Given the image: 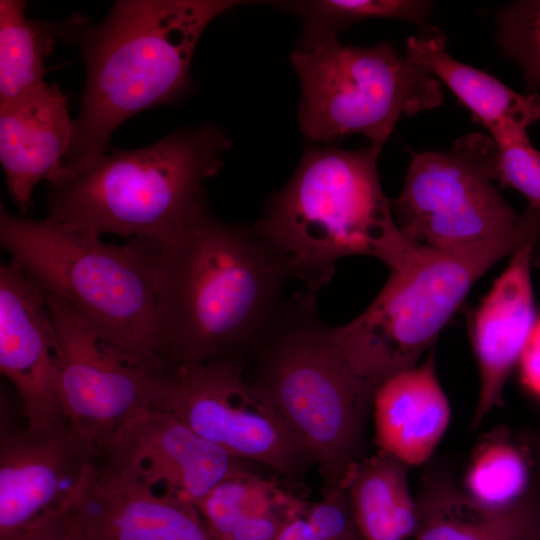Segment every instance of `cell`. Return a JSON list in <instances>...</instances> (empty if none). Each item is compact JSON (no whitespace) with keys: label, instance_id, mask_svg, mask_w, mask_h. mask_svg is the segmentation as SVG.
<instances>
[{"label":"cell","instance_id":"33","mask_svg":"<svg viewBox=\"0 0 540 540\" xmlns=\"http://www.w3.org/2000/svg\"><path fill=\"white\" fill-rule=\"evenodd\" d=\"M276 540H322L311 529L304 515L291 519L280 531Z\"/></svg>","mask_w":540,"mask_h":540},{"label":"cell","instance_id":"29","mask_svg":"<svg viewBox=\"0 0 540 540\" xmlns=\"http://www.w3.org/2000/svg\"><path fill=\"white\" fill-rule=\"evenodd\" d=\"M308 502L298 501L240 520L223 540H276L291 519L304 515Z\"/></svg>","mask_w":540,"mask_h":540},{"label":"cell","instance_id":"6","mask_svg":"<svg viewBox=\"0 0 540 540\" xmlns=\"http://www.w3.org/2000/svg\"><path fill=\"white\" fill-rule=\"evenodd\" d=\"M0 244L44 293L65 301L139 360L167 371L159 354L153 241L109 244L1 206Z\"/></svg>","mask_w":540,"mask_h":540},{"label":"cell","instance_id":"32","mask_svg":"<svg viewBox=\"0 0 540 540\" xmlns=\"http://www.w3.org/2000/svg\"><path fill=\"white\" fill-rule=\"evenodd\" d=\"M527 447L533 467V487L540 494V426L519 433Z\"/></svg>","mask_w":540,"mask_h":540},{"label":"cell","instance_id":"8","mask_svg":"<svg viewBox=\"0 0 540 540\" xmlns=\"http://www.w3.org/2000/svg\"><path fill=\"white\" fill-rule=\"evenodd\" d=\"M291 62L301 87L300 128L311 141L360 134L380 152L402 115L443 101L441 83L390 43L345 45L338 34L300 39Z\"/></svg>","mask_w":540,"mask_h":540},{"label":"cell","instance_id":"26","mask_svg":"<svg viewBox=\"0 0 540 540\" xmlns=\"http://www.w3.org/2000/svg\"><path fill=\"white\" fill-rule=\"evenodd\" d=\"M502 51L522 67L527 83L540 87V0L519 1L499 14Z\"/></svg>","mask_w":540,"mask_h":540},{"label":"cell","instance_id":"19","mask_svg":"<svg viewBox=\"0 0 540 540\" xmlns=\"http://www.w3.org/2000/svg\"><path fill=\"white\" fill-rule=\"evenodd\" d=\"M412 540H540V494L532 489L504 508L471 499L445 469H429L417 497Z\"/></svg>","mask_w":540,"mask_h":540},{"label":"cell","instance_id":"14","mask_svg":"<svg viewBox=\"0 0 540 540\" xmlns=\"http://www.w3.org/2000/svg\"><path fill=\"white\" fill-rule=\"evenodd\" d=\"M0 371L30 428L67 427L56 330L46 294L14 262L0 266Z\"/></svg>","mask_w":540,"mask_h":540},{"label":"cell","instance_id":"24","mask_svg":"<svg viewBox=\"0 0 540 540\" xmlns=\"http://www.w3.org/2000/svg\"><path fill=\"white\" fill-rule=\"evenodd\" d=\"M268 4L292 12L304 21L302 40L338 34L357 22L375 18L418 24L425 21L432 8L431 2L417 0H302Z\"/></svg>","mask_w":540,"mask_h":540},{"label":"cell","instance_id":"28","mask_svg":"<svg viewBox=\"0 0 540 540\" xmlns=\"http://www.w3.org/2000/svg\"><path fill=\"white\" fill-rule=\"evenodd\" d=\"M304 518L322 540H361L345 485H325L319 500L308 503Z\"/></svg>","mask_w":540,"mask_h":540},{"label":"cell","instance_id":"4","mask_svg":"<svg viewBox=\"0 0 540 540\" xmlns=\"http://www.w3.org/2000/svg\"><path fill=\"white\" fill-rule=\"evenodd\" d=\"M368 147H308L288 183L252 227L290 279L310 292L327 285L338 259L366 255L398 265L411 243L400 232Z\"/></svg>","mask_w":540,"mask_h":540},{"label":"cell","instance_id":"11","mask_svg":"<svg viewBox=\"0 0 540 540\" xmlns=\"http://www.w3.org/2000/svg\"><path fill=\"white\" fill-rule=\"evenodd\" d=\"M46 296L56 330L67 420L97 445L155 406L168 371L121 348L62 299Z\"/></svg>","mask_w":540,"mask_h":540},{"label":"cell","instance_id":"5","mask_svg":"<svg viewBox=\"0 0 540 540\" xmlns=\"http://www.w3.org/2000/svg\"><path fill=\"white\" fill-rule=\"evenodd\" d=\"M251 351L258 392L280 417L325 485L342 484L365 457L378 385L336 349L317 315L313 292H297Z\"/></svg>","mask_w":540,"mask_h":540},{"label":"cell","instance_id":"21","mask_svg":"<svg viewBox=\"0 0 540 540\" xmlns=\"http://www.w3.org/2000/svg\"><path fill=\"white\" fill-rule=\"evenodd\" d=\"M361 540H407L418 526V508L408 466L377 450L365 456L344 482Z\"/></svg>","mask_w":540,"mask_h":540},{"label":"cell","instance_id":"20","mask_svg":"<svg viewBox=\"0 0 540 540\" xmlns=\"http://www.w3.org/2000/svg\"><path fill=\"white\" fill-rule=\"evenodd\" d=\"M406 55L444 83L492 137L509 127L540 122V96L515 92L492 75L454 59L437 29L411 36Z\"/></svg>","mask_w":540,"mask_h":540},{"label":"cell","instance_id":"27","mask_svg":"<svg viewBox=\"0 0 540 540\" xmlns=\"http://www.w3.org/2000/svg\"><path fill=\"white\" fill-rule=\"evenodd\" d=\"M492 138L498 149L500 184L521 192L529 200V207L540 213V152L531 145L527 128H505Z\"/></svg>","mask_w":540,"mask_h":540},{"label":"cell","instance_id":"3","mask_svg":"<svg viewBox=\"0 0 540 540\" xmlns=\"http://www.w3.org/2000/svg\"><path fill=\"white\" fill-rule=\"evenodd\" d=\"M231 146L210 124L141 148L68 160L48 182L46 218L93 237L165 243L206 204L204 183Z\"/></svg>","mask_w":540,"mask_h":540},{"label":"cell","instance_id":"22","mask_svg":"<svg viewBox=\"0 0 540 540\" xmlns=\"http://www.w3.org/2000/svg\"><path fill=\"white\" fill-rule=\"evenodd\" d=\"M26 7L22 0L0 1V103L45 83L47 59L76 22V15L62 22L31 19Z\"/></svg>","mask_w":540,"mask_h":540},{"label":"cell","instance_id":"17","mask_svg":"<svg viewBox=\"0 0 540 540\" xmlns=\"http://www.w3.org/2000/svg\"><path fill=\"white\" fill-rule=\"evenodd\" d=\"M533 260L529 247L513 254L475 313L471 337L480 389L471 420L473 428L503 405L507 378L520 361L535 325L530 276Z\"/></svg>","mask_w":540,"mask_h":540},{"label":"cell","instance_id":"9","mask_svg":"<svg viewBox=\"0 0 540 540\" xmlns=\"http://www.w3.org/2000/svg\"><path fill=\"white\" fill-rule=\"evenodd\" d=\"M507 247L447 252L411 244L371 305L348 324L330 327L336 349L380 386L415 366L460 307L473 284Z\"/></svg>","mask_w":540,"mask_h":540},{"label":"cell","instance_id":"7","mask_svg":"<svg viewBox=\"0 0 540 540\" xmlns=\"http://www.w3.org/2000/svg\"><path fill=\"white\" fill-rule=\"evenodd\" d=\"M496 142L468 133L446 151L412 156L399 196L392 200L395 222L411 243L447 252L501 246L514 254L529 247L540 267V213H517L493 185Z\"/></svg>","mask_w":540,"mask_h":540},{"label":"cell","instance_id":"15","mask_svg":"<svg viewBox=\"0 0 540 540\" xmlns=\"http://www.w3.org/2000/svg\"><path fill=\"white\" fill-rule=\"evenodd\" d=\"M67 518L79 540H218L196 506L92 468Z\"/></svg>","mask_w":540,"mask_h":540},{"label":"cell","instance_id":"16","mask_svg":"<svg viewBox=\"0 0 540 540\" xmlns=\"http://www.w3.org/2000/svg\"><path fill=\"white\" fill-rule=\"evenodd\" d=\"M68 98L55 83L0 103V162L11 200L24 214L35 186L64 166L73 139Z\"/></svg>","mask_w":540,"mask_h":540},{"label":"cell","instance_id":"18","mask_svg":"<svg viewBox=\"0 0 540 540\" xmlns=\"http://www.w3.org/2000/svg\"><path fill=\"white\" fill-rule=\"evenodd\" d=\"M379 450L408 467L426 463L450 423L451 408L437 378L434 351L377 389L372 406Z\"/></svg>","mask_w":540,"mask_h":540},{"label":"cell","instance_id":"2","mask_svg":"<svg viewBox=\"0 0 540 540\" xmlns=\"http://www.w3.org/2000/svg\"><path fill=\"white\" fill-rule=\"evenodd\" d=\"M234 0H120L99 24L78 15L68 41L86 80L68 160L103 154L113 132L139 112L180 100L197 43Z\"/></svg>","mask_w":540,"mask_h":540},{"label":"cell","instance_id":"12","mask_svg":"<svg viewBox=\"0 0 540 540\" xmlns=\"http://www.w3.org/2000/svg\"><path fill=\"white\" fill-rule=\"evenodd\" d=\"M173 414L150 408L97 444L95 466L155 495L196 506L221 481L248 471Z\"/></svg>","mask_w":540,"mask_h":540},{"label":"cell","instance_id":"25","mask_svg":"<svg viewBox=\"0 0 540 540\" xmlns=\"http://www.w3.org/2000/svg\"><path fill=\"white\" fill-rule=\"evenodd\" d=\"M298 499L248 470L218 483L199 500L196 508L214 536L223 540L240 520Z\"/></svg>","mask_w":540,"mask_h":540},{"label":"cell","instance_id":"10","mask_svg":"<svg viewBox=\"0 0 540 540\" xmlns=\"http://www.w3.org/2000/svg\"><path fill=\"white\" fill-rule=\"evenodd\" d=\"M154 408L241 460L295 478L310 463L280 417L245 372L228 357L169 371Z\"/></svg>","mask_w":540,"mask_h":540},{"label":"cell","instance_id":"23","mask_svg":"<svg viewBox=\"0 0 540 540\" xmlns=\"http://www.w3.org/2000/svg\"><path fill=\"white\" fill-rule=\"evenodd\" d=\"M533 486V467L520 435L506 427L484 434L466 466L462 489L477 503L504 508L525 497Z\"/></svg>","mask_w":540,"mask_h":540},{"label":"cell","instance_id":"1","mask_svg":"<svg viewBox=\"0 0 540 540\" xmlns=\"http://www.w3.org/2000/svg\"><path fill=\"white\" fill-rule=\"evenodd\" d=\"M155 244L159 354L169 371L250 351L275 320L290 276L253 228L202 206Z\"/></svg>","mask_w":540,"mask_h":540},{"label":"cell","instance_id":"31","mask_svg":"<svg viewBox=\"0 0 540 540\" xmlns=\"http://www.w3.org/2000/svg\"><path fill=\"white\" fill-rule=\"evenodd\" d=\"M520 362L524 384L540 396V319L533 327Z\"/></svg>","mask_w":540,"mask_h":540},{"label":"cell","instance_id":"30","mask_svg":"<svg viewBox=\"0 0 540 540\" xmlns=\"http://www.w3.org/2000/svg\"><path fill=\"white\" fill-rule=\"evenodd\" d=\"M67 511L0 537V540H79L68 521Z\"/></svg>","mask_w":540,"mask_h":540},{"label":"cell","instance_id":"13","mask_svg":"<svg viewBox=\"0 0 540 540\" xmlns=\"http://www.w3.org/2000/svg\"><path fill=\"white\" fill-rule=\"evenodd\" d=\"M97 445L72 426L1 424L0 537L67 511L96 463Z\"/></svg>","mask_w":540,"mask_h":540}]
</instances>
